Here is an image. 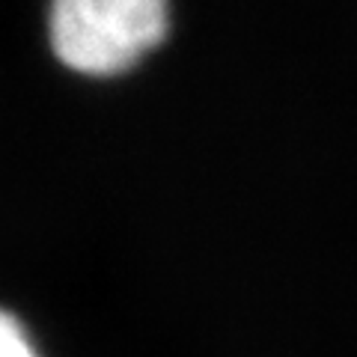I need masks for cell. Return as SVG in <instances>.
I'll list each match as a JSON object with an SVG mask.
<instances>
[{
  "label": "cell",
  "instance_id": "cell-1",
  "mask_svg": "<svg viewBox=\"0 0 357 357\" xmlns=\"http://www.w3.org/2000/svg\"><path fill=\"white\" fill-rule=\"evenodd\" d=\"M170 30V0H51L48 36L72 72L110 77L134 69Z\"/></svg>",
  "mask_w": 357,
  "mask_h": 357
},
{
  "label": "cell",
  "instance_id": "cell-2",
  "mask_svg": "<svg viewBox=\"0 0 357 357\" xmlns=\"http://www.w3.org/2000/svg\"><path fill=\"white\" fill-rule=\"evenodd\" d=\"M0 357H39L33 351L27 333L21 331V325L9 312L3 316V325H0Z\"/></svg>",
  "mask_w": 357,
  "mask_h": 357
}]
</instances>
